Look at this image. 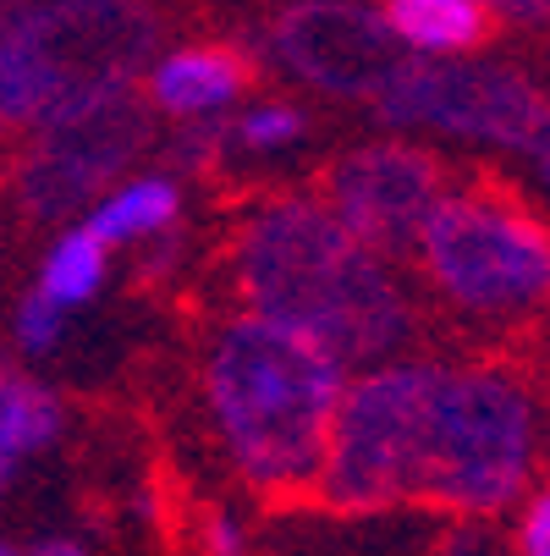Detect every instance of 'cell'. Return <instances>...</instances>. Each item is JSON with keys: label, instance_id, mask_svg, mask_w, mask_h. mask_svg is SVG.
Returning <instances> with one entry per match:
<instances>
[{"label": "cell", "instance_id": "6da1fadb", "mask_svg": "<svg viewBox=\"0 0 550 556\" xmlns=\"http://www.w3.org/2000/svg\"><path fill=\"white\" fill-rule=\"evenodd\" d=\"M231 276L243 314L320 342L347 369L402 358L419 331L413 292L397 281L391 260L353 243L314 193L254 204L231 237Z\"/></svg>", "mask_w": 550, "mask_h": 556}, {"label": "cell", "instance_id": "7a4b0ae2", "mask_svg": "<svg viewBox=\"0 0 550 556\" xmlns=\"http://www.w3.org/2000/svg\"><path fill=\"white\" fill-rule=\"evenodd\" d=\"M353 369L259 314H231L204 348V408L231 468L265 496L314 491Z\"/></svg>", "mask_w": 550, "mask_h": 556}, {"label": "cell", "instance_id": "3957f363", "mask_svg": "<svg viewBox=\"0 0 550 556\" xmlns=\"http://www.w3.org/2000/svg\"><path fill=\"white\" fill-rule=\"evenodd\" d=\"M534 457L539 403L528 380L507 364H446L430 408L419 496L462 518L507 513L528 496Z\"/></svg>", "mask_w": 550, "mask_h": 556}, {"label": "cell", "instance_id": "277c9868", "mask_svg": "<svg viewBox=\"0 0 550 556\" xmlns=\"http://www.w3.org/2000/svg\"><path fill=\"white\" fill-rule=\"evenodd\" d=\"M413 260L435 298L474 326H517L550 308V226L501 188H446Z\"/></svg>", "mask_w": 550, "mask_h": 556}, {"label": "cell", "instance_id": "5b68a950", "mask_svg": "<svg viewBox=\"0 0 550 556\" xmlns=\"http://www.w3.org/2000/svg\"><path fill=\"white\" fill-rule=\"evenodd\" d=\"M154 50V17L138 0H44L0 23V138L39 127L84 89L132 84Z\"/></svg>", "mask_w": 550, "mask_h": 556}, {"label": "cell", "instance_id": "8992f818", "mask_svg": "<svg viewBox=\"0 0 550 556\" xmlns=\"http://www.w3.org/2000/svg\"><path fill=\"white\" fill-rule=\"evenodd\" d=\"M440 358H391L374 369H358L336 403L320 491L342 513H374L402 496H419L424 480V441H430V408L440 386Z\"/></svg>", "mask_w": 550, "mask_h": 556}, {"label": "cell", "instance_id": "52a82bcc", "mask_svg": "<svg viewBox=\"0 0 550 556\" xmlns=\"http://www.w3.org/2000/svg\"><path fill=\"white\" fill-rule=\"evenodd\" d=\"M369 111L397 132H435L479 149H523L534 154L550 138V100L523 72L496 61H424L402 55L374 89Z\"/></svg>", "mask_w": 550, "mask_h": 556}, {"label": "cell", "instance_id": "ba28073f", "mask_svg": "<svg viewBox=\"0 0 550 556\" xmlns=\"http://www.w3.org/2000/svg\"><path fill=\"white\" fill-rule=\"evenodd\" d=\"M143 138H149V116L132 100V84L72 94L34 127V143L12 177L17 204L34 220H61L84 210L89 199H105L121 177H132L127 166L143 149Z\"/></svg>", "mask_w": 550, "mask_h": 556}, {"label": "cell", "instance_id": "9c48e42d", "mask_svg": "<svg viewBox=\"0 0 550 556\" xmlns=\"http://www.w3.org/2000/svg\"><path fill=\"white\" fill-rule=\"evenodd\" d=\"M446 199L440 161L419 143H363L347 149L325 172L320 204L342 220L353 243L380 260H397L419 249V231Z\"/></svg>", "mask_w": 550, "mask_h": 556}, {"label": "cell", "instance_id": "30bf717a", "mask_svg": "<svg viewBox=\"0 0 550 556\" xmlns=\"http://www.w3.org/2000/svg\"><path fill=\"white\" fill-rule=\"evenodd\" d=\"M270 66L331 100H374V89L397 66V39L385 34L380 7L353 0H297L265 34Z\"/></svg>", "mask_w": 550, "mask_h": 556}, {"label": "cell", "instance_id": "8fae6325", "mask_svg": "<svg viewBox=\"0 0 550 556\" xmlns=\"http://www.w3.org/2000/svg\"><path fill=\"white\" fill-rule=\"evenodd\" d=\"M248 61L231 45H177L149 66V105L171 122L209 127L248 94Z\"/></svg>", "mask_w": 550, "mask_h": 556}, {"label": "cell", "instance_id": "7c38bea8", "mask_svg": "<svg viewBox=\"0 0 550 556\" xmlns=\"http://www.w3.org/2000/svg\"><path fill=\"white\" fill-rule=\"evenodd\" d=\"M380 17L397 50H419L424 61H457L479 50L496 23L485 0H385Z\"/></svg>", "mask_w": 550, "mask_h": 556}, {"label": "cell", "instance_id": "4fadbf2b", "mask_svg": "<svg viewBox=\"0 0 550 556\" xmlns=\"http://www.w3.org/2000/svg\"><path fill=\"white\" fill-rule=\"evenodd\" d=\"M182 215V182L166 172H138L121 177L105 199H94L89 210V231L105 249H149L154 237H166Z\"/></svg>", "mask_w": 550, "mask_h": 556}, {"label": "cell", "instance_id": "5bb4252c", "mask_svg": "<svg viewBox=\"0 0 550 556\" xmlns=\"http://www.w3.org/2000/svg\"><path fill=\"white\" fill-rule=\"evenodd\" d=\"M105 276H111V249L100 243L89 226H66L55 243L44 249V260H39L34 292L50 298L66 314V308H84L89 298H100Z\"/></svg>", "mask_w": 550, "mask_h": 556}, {"label": "cell", "instance_id": "9a60e30c", "mask_svg": "<svg viewBox=\"0 0 550 556\" xmlns=\"http://www.w3.org/2000/svg\"><path fill=\"white\" fill-rule=\"evenodd\" d=\"M61 435V396L23 369H0V457L17 463Z\"/></svg>", "mask_w": 550, "mask_h": 556}, {"label": "cell", "instance_id": "2e32d148", "mask_svg": "<svg viewBox=\"0 0 550 556\" xmlns=\"http://www.w3.org/2000/svg\"><path fill=\"white\" fill-rule=\"evenodd\" d=\"M303 132H308V122L286 100H254L231 122V143L243 154H286L292 143H303Z\"/></svg>", "mask_w": 550, "mask_h": 556}, {"label": "cell", "instance_id": "e0dca14e", "mask_svg": "<svg viewBox=\"0 0 550 556\" xmlns=\"http://www.w3.org/2000/svg\"><path fill=\"white\" fill-rule=\"evenodd\" d=\"M61 331H66V314H61L50 298H39V292H28V298L17 303V314H12V342H17L28 358L55 353V348H61Z\"/></svg>", "mask_w": 550, "mask_h": 556}, {"label": "cell", "instance_id": "ac0fdd59", "mask_svg": "<svg viewBox=\"0 0 550 556\" xmlns=\"http://www.w3.org/2000/svg\"><path fill=\"white\" fill-rule=\"evenodd\" d=\"M512 551H517V556H550V485H539V491L523 502Z\"/></svg>", "mask_w": 550, "mask_h": 556}, {"label": "cell", "instance_id": "d6986e66", "mask_svg": "<svg viewBox=\"0 0 550 556\" xmlns=\"http://www.w3.org/2000/svg\"><path fill=\"white\" fill-rule=\"evenodd\" d=\"M243 551H248V534L231 513H215L204 523V556H243Z\"/></svg>", "mask_w": 550, "mask_h": 556}, {"label": "cell", "instance_id": "ffe728a7", "mask_svg": "<svg viewBox=\"0 0 550 556\" xmlns=\"http://www.w3.org/2000/svg\"><path fill=\"white\" fill-rule=\"evenodd\" d=\"M490 17H512V23H550V0H485Z\"/></svg>", "mask_w": 550, "mask_h": 556}, {"label": "cell", "instance_id": "44dd1931", "mask_svg": "<svg viewBox=\"0 0 550 556\" xmlns=\"http://www.w3.org/2000/svg\"><path fill=\"white\" fill-rule=\"evenodd\" d=\"M28 556H89V545H77V540H66V534H55V540H39Z\"/></svg>", "mask_w": 550, "mask_h": 556}, {"label": "cell", "instance_id": "7402d4cb", "mask_svg": "<svg viewBox=\"0 0 550 556\" xmlns=\"http://www.w3.org/2000/svg\"><path fill=\"white\" fill-rule=\"evenodd\" d=\"M534 177H539V188L550 193V138H545V143L534 149Z\"/></svg>", "mask_w": 550, "mask_h": 556}, {"label": "cell", "instance_id": "603a6c76", "mask_svg": "<svg viewBox=\"0 0 550 556\" xmlns=\"http://www.w3.org/2000/svg\"><path fill=\"white\" fill-rule=\"evenodd\" d=\"M446 556H496V551H490L485 540H457V545H451Z\"/></svg>", "mask_w": 550, "mask_h": 556}, {"label": "cell", "instance_id": "cb8c5ba5", "mask_svg": "<svg viewBox=\"0 0 550 556\" xmlns=\"http://www.w3.org/2000/svg\"><path fill=\"white\" fill-rule=\"evenodd\" d=\"M7 480H12V463L0 457V496H7Z\"/></svg>", "mask_w": 550, "mask_h": 556}, {"label": "cell", "instance_id": "d4e9b609", "mask_svg": "<svg viewBox=\"0 0 550 556\" xmlns=\"http://www.w3.org/2000/svg\"><path fill=\"white\" fill-rule=\"evenodd\" d=\"M0 556H28V551H17L12 540H0Z\"/></svg>", "mask_w": 550, "mask_h": 556}]
</instances>
